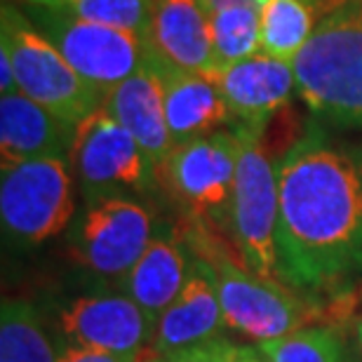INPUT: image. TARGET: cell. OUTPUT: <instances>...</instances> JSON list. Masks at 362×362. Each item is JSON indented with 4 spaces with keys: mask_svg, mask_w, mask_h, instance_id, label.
<instances>
[{
    "mask_svg": "<svg viewBox=\"0 0 362 362\" xmlns=\"http://www.w3.org/2000/svg\"><path fill=\"white\" fill-rule=\"evenodd\" d=\"M24 3L49 7V10L66 12L71 17L115 26L148 38L156 0H24Z\"/></svg>",
    "mask_w": 362,
    "mask_h": 362,
    "instance_id": "7402d4cb",
    "label": "cell"
},
{
    "mask_svg": "<svg viewBox=\"0 0 362 362\" xmlns=\"http://www.w3.org/2000/svg\"><path fill=\"white\" fill-rule=\"evenodd\" d=\"M240 141L230 228L243 255L245 269L266 280H278V165L264 144L266 125H233Z\"/></svg>",
    "mask_w": 362,
    "mask_h": 362,
    "instance_id": "277c9868",
    "label": "cell"
},
{
    "mask_svg": "<svg viewBox=\"0 0 362 362\" xmlns=\"http://www.w3.org/2000/svg\"><path fill=\"white\" fill-rule=\"evenodd\" d=\"M76 219L74 170L66 158H40L3 168L0 221L7 238L38 245Z\"/></svg>",
    "mask_w": 362,
    "mask_h": 362,
    "instance_id": "8992f818",
    "label": "cell"
},
{
    "mask_svg": "<svg viewBox=\"0 0 362 362\" xmlns=\"http://www.w3.org/2000/svg\"><path fill=\"white\" fill-rule=\"evenodd\" d=\"M0 49L10 57L17 88L69 127L101 108V94L76 74L52 42L31 24L26 12L5 0L0 12Z\"/></svg>",
    "mask_w": 362,
    "mask_h": 362,
    "instance_id": "3957f363",
    "label": "cell"
},
{
    "mask_svg": "<svg viewBox=\"0 0 362 362\" xmlns=\"http://www.w3.org/2000/svg\"><path fill=\"white\" fill-rule=\"evenodd\" d=\"M216 71L262 52V12L257 0L209 14ZM214 71V74H216Z\"/></svg>",
    "mask_w": 362,
    "mask_h": 362,
    "instance_id": "44dd1931",
    "label": "cell"
},
{
    "mask_svg": "<svg viewBox=\"0 0 362 362\" xmlns=\"http://www.w3.org/2000/svg\"><path fill=\"white\" fill-rule=\"evenodd\" d=\"M74 127L62 122L26 94L14 92L0 97L3 168L40 158H66L74 144Z\"/></svg>",
    "mask_w": 362,
    "mask_h": 362,
    "instance_id": "2e32d148",
    "label": "cell"
},
{
    "mask_svg": "<svg viewBox=\"0 0 362 362\" xmlns=\"http://www.w3.org/2000/svg\"><path fill=\"white\" fill-rule=\"evenodd\" d=\"M69 163L85 200L148 191L158 177L139 141L104 108L76 127Z\"/></svg>",
    "mask_w": 362,
    "mask_h": 362,
    "instance_id": "ba28073f",
    "label": "cell"
},
{
    "mask_svg": "<svg viewBox=\"0 0 362 362\" xmlns=\"http://www.w3.org/2000/svg\"><path fill=\"white\" fill-rule=\"evenodd\" d=\"M212 78L226 99L233 125H269L296 92L292 64L264 52L223 66Z\"/></svg>",
    "mask_w": 362,
    "mask_h": 362,
    "instance_id": "4fadbf2b",
    "label": "cell"
},
{
    "mask_svg": "<svg viewBox=\"0 0 362 362\" xmlns=\"http://www.w3.org/2000/svg\"><path fill=\"white\" fill-rule=\"evenodd\" d=\"M151 62L163 83L165 113L175 146L221 132L226 125L233 127L226 99L212 76L172 66L153 47H151Z\"/></svg>",
    "mask_w": 362,
    "mask_h": 362,
    "instance_id": "5bb4252c",
    "label": "cell"
},
{
    "mask_svg": "<svg viewBox=\"0 0 362 362\" xmlns=\"http://www.w3.org/2000/svg\"><path fill=\"white\" fill-rule=\"evenodd\" d=\"M205 5V10L212 14L216 10H223V7H230V5H240V3H250V0H200Z\"/></svg>",
    "mask_w": 362,
    "mask_h": 362,
    "instance_id": "4316f807",
    "label": "cell"
},
{
    "mask_svg": "<svg viewBox=\"0 0 362 362\" xmlns=\"http://www.w3.org/2000/svg\"><path fill=\"white\" fill-rule=\"evenodd\" d=\"M238 156L240 141L228 127L175 146L158 175L193 216L223 223L230 221Z\"/></svg>",
    "mask_w": 362,
    "mask_h": 362,
    "instance_id": "9c48e42d",
    "label": "cell"
},
{
    "mask_svg": "<svg viewBox=\"0 0 362 362\" xmlns=\"http://www.w3.org/2000/svg\"><path fill=\"white\" fill-rule=\"evenodd\" d=\"M358 339H360V346H362V317H360V322H358Z\"/></svg>",
    "mask_w": 362,
    "mask_h": 362,
    "instance_id": "83f0119b",
    "label": "cell"
},
{
    "mask_svg": "<svg viewBox=\"0 0 362 362\" xmlns=\"http://www.w3.org/2000/svg\"><path fill=\"white\" fill-rule=\"evenodd\" d=\"M264 362H344V344L332 329L306 327L257 346Z\"/></svg>",
    "mask_w": 362,
    "mask_h": 362,
    "instance_id": "603a6c76",
    "label": "cell"
},
{
    "mask_svg": "<svg viewBox=\"0 0 362 362\" xmlns=\"http://www.w3.org/2000/svg\"><path fill=\"white\" fill-rule=\"evenodd\" d=\"M292 66L296 92L317 118L362 127V0L325 14Z\"/></svg>",
    "mask_w": 362,
    "mask_h": 362,
    "instance_id": "7a4b0ae2",
    "label": "cell"
},
{
    "mask_svg": "<svg viewBox=\"0 0 362 362\" xmlns=\"http://www.w3.org/2000/svg\"><path fill=\"white\" fill-rule=\"evenodd\" d=\"M57 325L66 337V346L122 358H139L144 346H151L156 332L153 317L125 292L81 296L62 310Z\"/></svg>",
    "mask_w": 362,
    "mask_h": 362,
    "instance_id": "8fae6325",
    "label": "cell"
},
{
    "mask_svg": "<svg viewBox=\"0 0 362 362\" xmlns=\"http://www.w3.org/2000/svg\"><path fill=\"white\" fill-rule=\"evenodd\" d=\"M219 285V301L226 327L252 341H275L303 329L308 308L278 280H266L233 262L212 264Z\"/></svg>",
    "mask_w": 362,
    "mask_h": 362,
    "instance_id": "30bf717a",
    "label": "cell"
},
{
    "mask_svg": "<svg viewBox=\"0 0 362 362\" xmlns=\"http://www.w3.org/2000/svg\"><path fill=\"white\" fill-rule=\"evenodd\" d=\"M193 259L177 233H160L151 240L134 269L120 278L122 292L134 299L158 322L184 289Z\"/></svg>",
    "mask_w": 362,
    "mask_h": 362,
    "instance_id": "ac0fdd59",
    "label": "cell"
},
{
    "mask_svg": "<svg viewBox=\"0 0 362 362\" xmlns=\"http://www.w3.org/2000/svg\"><path fill=\"white\" fill-rule=\"evenodd\" d=\"M59 362H139V358H122V356H113V353H104V351L66 346V349L59 353Z\"/></svg>",
    "mask_w": 362,
    "mask_h": 362,
    "instance_id": "d4e9b609",
    "label": "cell"
},
{
    "mask_svg": "<svg viewBox=\"0 0 362 362\" xmlns=\"http://www.w3.org/2000/svg\"><path fill=\"white\" fill-rule=\"evenodd\" d=\"M165 362H264V358L255 349L233 346L223 339H216V341L175 353V356L165 358Z\"/></svg>",
    "mask_w": 362,
    "mask_h": 362,
    "instance_id": "cb8c5ba5",
    "label": "cell"
},
{
    "mask_svg": "<svg viewBox=\"0 0 362 362\" xmlns=\"http://www.w3.org/2000/svg\"><path fill=\"white\" fill-rule=\"evenodd\" d=\"M301 3H306L308 7H313V10L320 14V17H325V14H329L334 7H339L337 0H301Z\"/></svg>",
    "mask_w": 362,
    "mask_h": 362,
    "instance_id": "484cf974",
    "label": "cell"
},
{
    "mask_svg": "<svg viewBox=\"0 0 362 362\" xmlns=\"http://www.w3.org/2000/svg\"><path fill=\"white\" fill-rule=\"evenodd\" d=\"M262 12V52L294 64L322 17L301 0H257Z\"/></svg>",
    "mask_w": 362,
    "mask_h": 362,
    "instance_id": "d6986e66",
    "label": "cell"
},
{
    "mask_svg": "<svg viewBox=\"0 0 362 362\" xmlns=\"http://www.w3.org/2000/svg\"><path fill=\"white\" fill-rule=\"evenodd\" d=\"M101 108L139 141V146L146 151L160 172L175 151V141L168 127L163 83L151 62V52L146 66H141L134 76L115 85L113 90L104 92Z\"/></svg>",
    "mask_w": 362,
    "mask_h": 362,
    "instance_id": "9a60e30c",
    "label": "cell"
},
{
    "mask_svg": "<svg viewBox=\"0 0 362 362\" xmlns=\"http://www.w3.org/2000/svg\"><path fill=\"white\" fill-rule=\"evenodd\" d=\"M148 42L172 66L214 76L209 12L200 0H156Z\"/></svg>",
    "mask_w": 362,
    "mask_h": 362,
    "instance_id": "e0dca14e",
    "label": "cell"
},
{
    "mask_svg": "<svg viewBox=\"0 0 362 362\" xmlns=\"http://www.w3.org/2000/svg\"><path fill=\"white\" fill-rule=\"evenodd\" d=\"M31 24L59 49L78 76L101 94L146 66L151 42L132 31L71 17L40 5H26Z\"/></svg>",
    "mask_w": 362,
    "mask_h": 362,
    "instance_id": "5b68a950",
    "label": "cell"
},
{
    "mask_svg": "<svg viewBox=\"0 0 362 362\" xmlns=\"http://www.w3.org/2000/svg\"><path fill=\"white\" fill-rule=\"evenodd\" d=\"M226 320L219 301L214 266L205 259H193L191 273L181 294L158 317L151 351L158 358H170L193 346L216 341L223 334Z\"/></svg>",
    "mask_w": 362,
    "mask_h": 362,
    "instance_id": "7c38bea8",
    "label": "cell"
},
{
    "mask_svg": "<svg viewBox=\"0 0 362 362\" xmlns=\"http://www.w3.org/2000/svg\"><path fill=\"white\" fill-rule=\"evenodd\" d=\"M278 271L296 287H329L362 266V144L301 136L278 163Z\"/></svg>",
    "mask_w": 362,
    "mask_h": 362,
    "instance_id": "6da1fadb",
    "label": "cell"
},
{
    "mask_svg": "<svg viewBox=\"0 0 362 362\" xmlns=\"http://www.w3.org/2000/svg\"><path fill=\"white\" fill-rule=\"evenodd\" d=\"M0 362H59L38 310L26 299L3 301Z\"/></svg>",
    "mask_w": 362,
    "mask_h": 362,
    "instance_id": "ffe728a7",
    "label": "cell"
},
{
    "mask_svg": "<svg viewBox=\"0 0 362 362\" xmlns=\"http://www.w3.org/2000/svg\"><path fill=\"white\" fill-rule=\"evenodd\" d=\"M337 3H339V5H341V3H346V0H337Z\"/></svg>",
    "mask_w": 362,
    "mask_h": 362,
    "instance_id": "f1b7e54d",
    "label": "cell"
},
{
    "mask_svg": "<svg viewBox=\"0 0 362 362\" xmlns=\"http://www.w3.org/2000/svg\"><path fill=\"white\" fill-rule=\"evenodd\" d=\"M146 205L129 195L88 200L69 226V257L101 278H125L156 238Z\"/></svg>",
    "mask_w": 362,
    "mask_h": 362,
    "instance_id": "52a82bcc",
    "label": "cell"
}]
</instances>
